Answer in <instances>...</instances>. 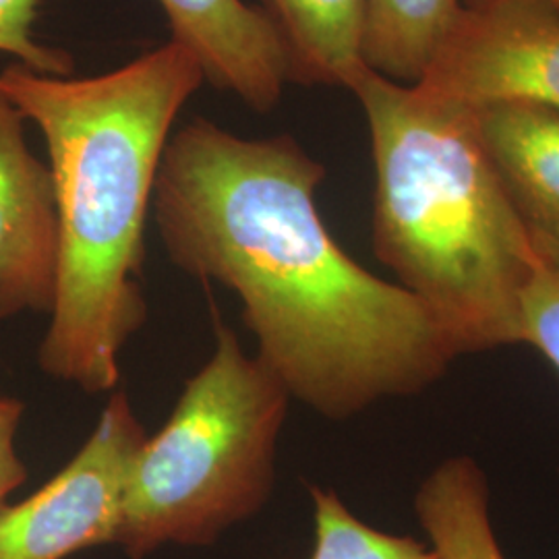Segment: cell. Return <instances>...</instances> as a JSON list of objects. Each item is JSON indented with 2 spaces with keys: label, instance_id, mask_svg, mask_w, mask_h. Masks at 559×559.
<instances>
[{
  "label": "cell",
  "instance_id": "8fae6325",
  "mask_svg": "<svg viewBox=\"0 0 559 559\" xmlns=\"http://www.w3.org/2000/svg\"><path fill=\"white\" fill-rule=\"evenodd\" d=\"M420 526L440 559H506L489 519L487 479L475 460H445L415 498Z\"/></svg>",
  "mask_w": 559,
  "mask_h": 559
},
{
  "label": "cell",
  "instance_id": "e0dca14e",
  "mask_svg": "<svg viewBox=\"0 0 559 559\" xmlns=\"http://www.w3.org/2000/svg\"><path fill=\"white\" fill-rule=\"evenodd\" d=\"M462 2H477V0H462ZM543 2H549V4H554L556 9H559V0H543Z\"/></svg>",
  "mask_w": 559,
  "mask_h": 559
},
{
  "label": "cell",
  "instance_id": "2e32d148",
  "mask_svg": "<svg viewBox=\"0 0 559 559\" xmlns=\"http://www.w3.org/2000/svg\"><path fill=\"white\" fill-rule=\"evenodd\" d=\"M25 413L20 399L0 392V503L27 480V468L17 454V431Z\"/></svg>",
  "mask_w": 559,
  "mask_h": 559
},
{
  "label": "cell",
  "instance_id": "9a60e30c",
  "mask_svg": "<svg viewBox=\"0 0 559 559\" xmlns=\"http://www.w3.org/2000/svg\"><path fill=\"white\" fill-rule=\"evenodd\" d=\"M522 344L537 348L559 373V276L540 261L522 297Z\"/></svg>",
  "mask_w": 559,
  "mask_h": 559
},
{
  "label": "cell",
  "instance_id": "3957f363",
  "mask_svg": "<svg viewBox=\"0 0 559 559\" xmlns=\"http://www.w3.org/2000/svg\"><path fill=\"white\" fill-rule=\"evenodd\" d=\"M350 92L376 168L373 251L456 355L522 344L539 258L483 141L477 108L365 71Z\"/></svg>",
  "mask_w": 559,
  "mask_h": 559
},
{
  "label": "cell",
  "instance_id": "30bf717a",
  "mask_svg": "<svg viewBox=\"0 0 559 559\" xmlns=\"http://www.w3.org/2000/svg\"><path fill=\"white\" fill-rule=\"evenodd\" d=\"M288 59V83L350 92L367 71L360 44L365 0H261Z\"/></svg>",
  "mask_w": 559,
  "mask_h": 559
},
{
  "label": "cell",
  "instance_id": "9c48e42d",
  "mask_svg": "<svg viewBox=\"0 0 559 559\" xmlns=\"http://www.w3.org/2000/svg\"><path fill=\"white\" fill-rule=\"evenodd\" d=\"M480 135L535 255L559 276V115L531 104L477 108Z\"/></svg>",
  "mask_w": 559,
  "mask_h": 559
},
{
  "label": "cell",
  "instance_id": "8992f818",
  "mask_svg": "<svg viewBox=\"0 0 559 559\" xmlns=\"http://www.w3.org/2000/svg\"><path fill=\"white\" fill-rule=\"evenodd\" d=\"M147 436L127 392L57 477L20 503H0V559H64L115 543L131 464Z\"/></svg>",
  "mask_w": 559,
  "mask_h": 559
},
{
  "label": "cell",
  "instance_id": "52a82bcc",
  "mask_svg": "<svg viewBox=\"0 0 559 559\" xmlns=\"http://www.w3.org/2000/svg\"><path fill=\"white\" fill-rule=\"evenodd\" d=\"M59 210L50 166L32 152L25 119L0 90V321L52 313Z\"/></svg>",
  "mask_w": 559,
  "mask_h": 559
},
{
  "label": "cell",
  "instance_id": "277c9868",
  "mask_svg": "<svg viewBox=\"0 0 559 559\" xmlns=\"http://www.w3.org/2000/svg\"><path fill=\"white\" fill-rule=\"evenodd\" d=\"M216 321V353L131 464L117 545L145 558L166 543L212 545L251 519L276 479L290 394L237 334Z\"/></svg>",
  "mask_w": 559,
  "mask_h": 559
},
{
  "label": "cell",
  "instance_id": "5b68a950",
  "mask_svg": "<svg viewBox=\"0 0 559 559\" xmlns=\"http://www.w3.org/2000/svg\"><path fill=\"white\" fill-rule=\"evenodd\" d=\"M415 85L471 108L531 104L559 115V9L543 0L464 2Z\"/></svg>",
  "mask_w": 559,
  "mask_h": 559
},
{
  "label": "cell",
  "instance_id": "4fadbf2b",
  "mask_svg": "<svg viewBox=\"0 0 559 559\" xmlns=\"http://www.w3.org/2000/svg\"><path fill=\"white\" fill-rule=\"evenodd\" d=\"M316 506V549L311 559H440L413 537L388 535L360 522L334 491L311 487Z\"/></svg>",
  "mask_w": 559,
  "mask_h": 559
},
{
  "label": "cell",
  "instance_id": "6da1fadb",
  "mask_svg": "<svg viewBox=\"0 0 559 559\" xmlns=\"http://www.w3.org/2000/svg\"><path fill=\"white\" fill-rule=\"evenodd\" d=\"M323 179L290 135L245 140L195 119L164 150L152 214L180 272L239 295L258 359L286 392L342 420L419 394L459 355L415 295L330 235Z\"/></svg>",
  "mask_w": 559,
  "mask_h": 559
},
{
  "label": "cell",
  "instance_id": "7a4b0ae2",
  "mask_svg": "<svg viewBox=\"0 0 559 559\" xmlns=\"http://www.w3.org/2000/svg\"><path fill=\"white\" fill-rule=\"evenodd\" d=\"M205 83L168 41L96 78H52L11 62L0 90L46 141L59 210V276L41 371L87 394L112 392L119 355L147 320L145 222L162 156Z\"/></svg>",
  "mask_w": 559,
  "mask_h": 559
},
{
  "label": "cell",
  "instance_id": "ba28073f",
  "mask_svg": "<svg viewBox=\"0 0 559 559\" xmlns=\"http://www.w3.org/2000/svg\"><path fill=\"white\" fill-rule=\"evenodd\" d=\"M173 38L198 62L205 83L237 96L258 115L278 106L288 59L265 11L245 0H158Z\"/></svg>",
  "mask_w": 559,
  "mask_h": 559
},
{
  "label": "cell",
  "instance_id": "7c38bea8",
  "mask_svg": "<svg viewBox=\"0 0 559 559\" xmlns=\"http://www.w3.org/2000/svg\"><path fill=\"white\" fill-rule=\"evenodd\" d=\"M462 0H365L360 55L369 71L415 85L459 17Z\"/></svg>",
  "mask_w": 559,
  "mask_h": 559
},
{
  "label": "cell",
  "instance_id": "5bb4252c",
  "mask_svg": "<svg viewBox=\"0 0 559 559\" xmlns=\"http://www.w3.org/2000/svg\"><path fill=\"white\" fill-rule=\"evenodd\" d=\"M38 7L40 0H0V52L41 75L71 78L75 71L71 55L36 38Z\"/></svg>",
  "mask_w": 559,
  "mask_h": 559
}]
</instances>
